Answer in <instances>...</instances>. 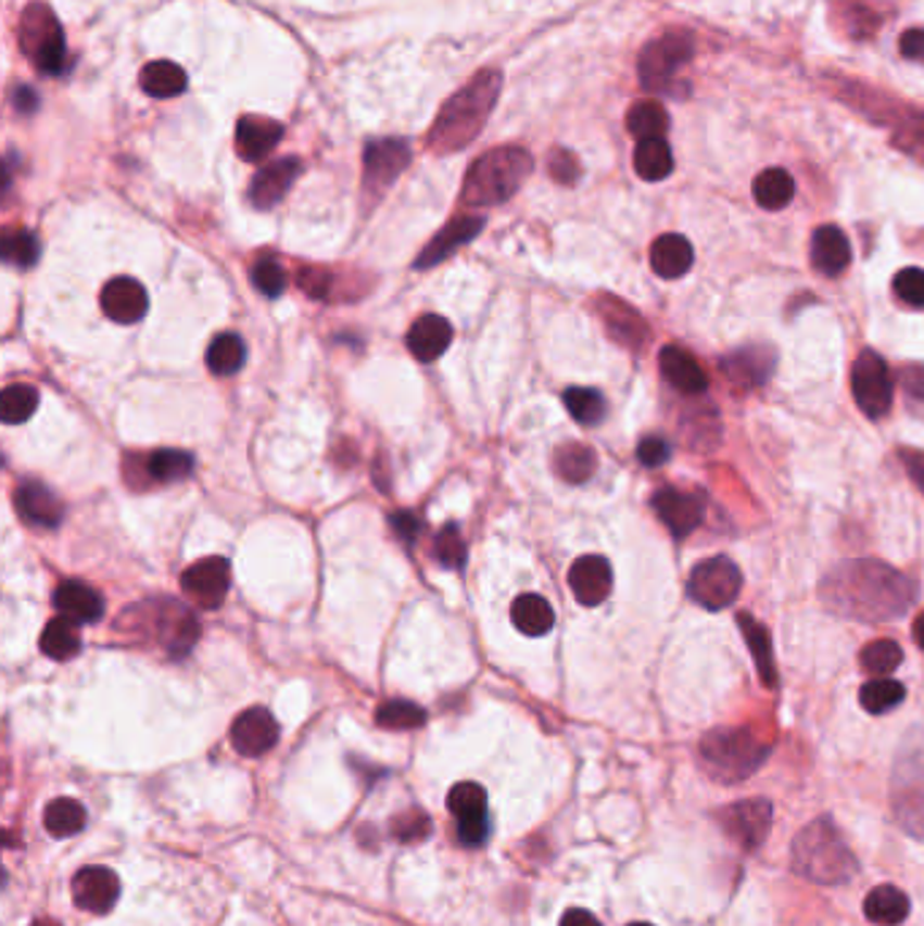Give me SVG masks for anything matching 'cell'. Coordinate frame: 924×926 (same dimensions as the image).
I'll list each match as a JSON object with an SVG mask.
<instances>
[{
  "label": "cell",
  "mask_w": 924,
  "mask_h": 926,
  "mask_svg": "<svg viewBox=\"0 0 924 926\" xmlns=\"http://www.w3.org/2000/svg\"><path fill=\"white\" fill-rule=\"evenodd\" d=\"M819 596L830 610L851 621L887 623L914 605L916 583L887 563L857 558L830 569Z\"/></svg>",
  "instance_id": "6da1fadb"
},
{
  "label": "cell",
  "mask_w": 924,
  "mask_h": 926,
  "mask_svg": "<svg viewBox=\"0 0 924 926\" xmlns=\"http://www.w3.org/2000/svg\"><path fill=\"white\" fill-rule=\"evenodd\" d=\"M502 92V74L489 68L480 71L464 90H458L451 101L442 106L426 136V147L436 155L461 152L472 144L483 130L485 119L494 112V103Z\"/></svg>",
  "instance_id": "7a4b0ae2"
},
{
  "label": "cell",
  "mask_w": 924,
  "mask_h": 926,
  "mask_svg": "<svg viewBox=\"0 0 924 926\" xmlns=\"http://www.w3.org/2000/svg\"><path fill=\"white\" fill-rule=\"evenodd\" d=\"M792 870L819 886H840L860 870L849 842L833 819H817L802 826L792 842Z\"/></svg>",
  "instance_id": "3957f363"
},
{
  "label": "cell",
  "mask_w": 924,
  "mask_h": 926,
  "mask_svg": "<svg viewBox=\"0 0 924 926\" xmlns=\"http://www.w3.org/2000/svg\"><path fill=\"white\" fill-rule=\"evenodd\" d=\"M534 161L521 147H499L472 163L461 199L469 206H496L510 201L532 174Z\"/></svg>",
  "instance_id": "277c9868"
},
{
  "label": "cell",
  "mask_w": 924,
  "mask_h": 926,
  "mask_svg": "<svg viewBox=\"0 0 924 926\" xmlns=\"http://www.w3.org/2000/svg\"><path fill=\"white\" fill-rule=\"evenodd\" d=\"M770 745L751 728H713L699 743V759L719 783H741L764 764Z\"/></svg>",
  "instance_id": "5b68a950"
},
{
  "label": "cell",
  "mask_w": 924,
  "mask_h": 926,
  "mask_svg": "<svg viewBox=\"0 0 924 926\" xmlns=\"http://www.w3.org/2000/svg\"><path fill=\"white\" fill-rule=\"evenodd\" d=\"M20 47L41 74L58 76L65 71L68 49H65L63 27L47 3H30L22 11Z\"/></svg>",
  "instance_id": "8992f818"
},
{
  "label": "cell",
  "mask_w": 924,
  "mask_h": 926,
  "mask_svg": "<svg viewBox=\"0 0 924 926\" xmlns=\"http://www.w3.org/2000/svg\"><path fill=\"white\" fill-rule=\"evenodd\" d=\"M851 393L862 413L871 420H882L893 409L895 382L889 366L876 350H862L851 366Z\"/></svg>",
  "instance_id": "52a82bcc"
},
{
  "label": "cell",
  "mask_w": 924,
  "mask_h": 926,
  "mask_svg": "<svg viewBox=\"0 0 924 926\" xmlns=\"http://www.w3.org/2000/svg\"><path fill=\"white\" fill-rule=\"evenodd\" d=\"M688 596L705 610H724L737 599L743 588V574L726 556L705 558L688 574Z\"/></svg>",
  "instance_id": "ba28073f"
},
{
  "label": "cell",
  "mask_w": 924,
  "mask_h": 926,
  "mask_svg": "<svg viewBox=\"0 0 924 926\" xmlns=\"http://www.w3.org/2000/svg\"><path fill=\"white\" fill-rule=\"evenodd\" d=\"M724 835L743 851H757L773 824V804L768 799H743L719 813Z\"/></svg>",
  "instance_id": "9c48e42d"
},
{
  "label": "cell",
  "mask_w": 924,
  "mask_h": 926,
  "mask_svg": "<svg viewBox=\"0 0 924 926\" xmlns=\"http://www.w3.org/2000/svg\"><path fill=\"white\" fill-rule=\"evenodd\" d=\"M688 58H692V41H688L686 36H678V33L675 36L667 33V36L650 41L648 47L643 49V54H640V81H643L645 90H664V87L670 85L672 74H675Z\"/></svg>",
  "instance_id": "30bf717a"
},
{
  "label": "cell",
  "mask_w": 924,
  "mask_h": 926,
  "mask_svg": "<svg viewBox=\"0 0 924 926\" xmlns=\"http://www.w3.org/2000/svg\"><path fill=\"white\" fill-rule=\"evenodd\" d=\"M413 152L402 139H377L369 141L364 150V190L371 195H382L398 174L409 166Z\"/></svg>",
  "instance_id": "8fae6325"
},
{
  "label": "cell",
  "mask_w": 924,
  "mask_h": 926,
  "mask_svg": "<svg viewBox=\"0 0 924 926\" xmlns=\"http://www.w3.org/2000/svg\"><path fill=\"white\" fill-rule=\"evenodd\" d=\"M231 585V567L226 558H201L182 572V591L201 610H217L226 601Z\"/></svg>",
  "instance_id": "7c38bea8"
},
{
  "label": "cell",
  "mask_w": 924,
  "mask_h": 926,
  "mask_svg": "<svg viewBox=\"0 0 924 926\" xmlns=\"http://www.w3.org/2000/svg\"><path fill=\"white\" fill-rule=\"evenodd\" d=\"M656 518L670 529L672 536H688L694 529H699L705 518V504L697 493L678 491V487H659L650 498Z\"/></svg>",
  "instance_id": "4fadbf2b"
},
{
  "label": "cell",
  "mask_w": 924,
  "mask_h": 926,
  "mask_svg": "<svg viewBox=\"0 0 924 926\" xmlns=\"http://www.w3.org/2000/svg\"><path fill=\"white\" fill-rule=\"evenodd\" d=\"M277 739H280V723L266 707H250L231 726V745L248 759L269 753Z\"/></svg>",
  "instance_id": "5bb4252c"
},
{
  "label": "cell",
  "mask_w": 924,
  "mask_h": 926,
  "mask_svg": "<svg viewBox=\"0 0 924 926\" xmlns=\"http://www.w3.org/2000/svg\"><path fill=\"white\" fill-rule=\"evenodd\" d=\"M14 504L20 518L36 529H58L63 523V502L43 482H20L14 491Z\"/></svg>",
  "instance_id": "9a60e30c"
},
{
  "label": "cell",
  "mask_w": 924,
  "mask_h": 926,
  "mask_svg": "<svg viewBox=\"0 0 924 926\" xmlns=\"http://www.w3.org/2000/svg\"><path fill=\"white\" fill-rule=\"evenodd\" d=\"M893 810L898 824L903 826L909 835L924 837V772L916 766L909 772L898 766V777H895L893 791Z\"/></svg>",
  "instance_id": "2e32d148"
},
{
  "label": "cell",
  "mask_w": 924,
  "mask_h": 926,
  "mask_svg": "<svg viewBox=\"0 0 924 926\" xmlns=\"http://www.w3.org/2000/svg\"><path fill=\"white\" fill-rule=\"evenodd\" d=\"M570 588L583 607H597L613 591V569L608 558L583 556L570 569Z\"/></svg>",
  "instance_id": "e0dca14e"
},
{
  "label": "cell",
  "mask_w": 924,
  "mask_h": 926,
  "mask_svg": "<svg viewBox=\"0 0 924 926\" xmlns=\"http://www.w3.org/2000/svg\"><path fill=\"white\" fill-rule=\"evenodd\" d=\"M101 309L109 320L114 322H128L141 320L150 309V299H147L144 284L136 282L130 277H114L112 282H106V288L101 290Z\"/></svg>",
  "instance_id": "ac0fdd59"
},
{
  "label": "cell",
  "mask_w": 924,
  "mask_h": 926,
  "mask_svg": "<svg viewBox=\"0 0 924 926\" xmlns=\"http://www.w3.org/2000/svg\"><path fill=\"white\" fill-rule=\"evenodd\" d=\"M74 902L87 913H109L119 900V878L106 867H87L74 878Z\"/></svg>",
  "instance_id": "d6986e66"
},
{
  "label": "cell",
  "mask_w": 924,
  "mask_h": 926,
  "mask_svg": "<svg viewBox=\"0 0 924 926\" xmlns=\"http://www.w3.org/2000/svg\"><path fill=\"white\" fill-rule=\"evenodd\" d=\"M299 174H302L299 157H282V161L264 166L253 177V185H250V204H253L255 210H271V206H277L286 199Z\"/></svg>",
  "instance_id": "ffe728a7"
},
{
  "label": "cell",
  "mask_w": 924,
  "mask_h": 926,
  "mask_svg": "<svg viewBox=\"0 0 924 926\" xmlns=\"http://www.w3.org/2000/svg\"><path fill=\"white\" fill-rule=\"evenodd\" d=\"M659 371L667 385H672L683 396H699L708 391V375L703 366L688 350L675 347V344H667L659 353Z\"/></svg>",
  "instance_id": "44dd1931"
},
{
  "label": "cell",
  "mask_w": 924,
  "mask_h": 926,
  "mask_svg": "<svg viewBox=\"0 0 924 926\" xmlns=\"http://www.w3.org/2000/svg\"><path fill=\"white\" fill-rule=\"evenodd\" d=\"M282 128L277 119L261 114H244L237 123V155L248 163H258L280 144Z\"/></svg>",
  "instance_id": "7402d4cb"
},
{
  "label": "cell",
  "mask_w": 924,
  "mask_h": 926,
  "mask_svg": "<svg viewBox=\"0 0 924 926\" xmlns=\"http://www.w3.org/2000/svg\"><path fill=\"white\" fill-rule=\"evenodd\" d=\"M54 610L60 612V618L71 623H98L106 612L101 594L90 585L79 583V580H65L54 591Z\"/></svg>",
  "instance_id": "603a6c76"
},
{
  "label": "cell",
  "mask_w": 924,
  "mask_h": 926,
  "mask_svg": "<svg viewBox=\"0 0 924 926\" xmlns=\"http://www.w3.org/2000/svg\"><path fill=\"white\" fill-rule=\"evenodd\" d=\"M485 220L483 217H474V215H461V217H453L451 223H447L445 228H442L440 233L434 236V239L426 244V250L420 252V257L415 261V268H431L436 266V263L445 261L447 255H453V252L458 250L461 244H467V241H472L474 236L483 231Z\"/></svg>",
  "instance_id": "cb8c5ba5"
},
{
  "label": "cell",
  "mask_w": 924,
  "mask_h": 926,
  "mask_svg": "<svg viewBox=\"0 0 924 926\" xmlns=\"http://www.w3.org/2000/svg\"><path fill=\"white\" fill-rule=\"evenodd\" d=\"M721 371L732 385L741 391H754V388L764 385V380L773 371V350L768 347H743L726 355L721 360Z\"/></svg>",
  "instance_id": "d4e9b609"
},
{
  "label": "cell",
  "mask_w": 924,
  "mask_h": 926,
  "mask_svg": "<svg viewBox=\"0 0 924 926\" xmlns=\"http://www.w3.org/2000/svg\"><path fill=\"white\" fill-rule=\"evenodd\" d=\"M811 263L824 277H840L851 263V244L838 226H822L813 231Z\"/></svg>",
  "instance_id": "484cf974"
},
{
  "label": "cell",
  "mask_w": 924,
  "mask_h": 926,
  "mask_svg": "<svg viewBox=\"0 0 924 926\" xmlns=\"http://www.w3.org/2000/svg\"><path fill=\"white\" fill-rule=\"evenodd\" d=\"M453 342V328L445 317L440 315H423L420 320L413 322L407 331V350L420 360V364H431L440 358Z\"/></svg>",
  "instance_id": "4316f807"
},
{
  "label": "cell",
  "mask_w": 924,
  "mask_h": 926,
  "mask_svg": "<svg viewBox=\"0 0 924 926\" xmlns=\"http://www.w3.org/2000/svg\"><path fill=\"white\" fill-rule=\"evenodd\" d=\"M599 317H603L605 326H608L610 337H613L616 342H621L623 347L640 350L648 342V326H645V320L632 306L623 304V301L603 295V299H599Z\"/></svg>",
  "instance_id": "83f0119b"
},
{
  "label": "cell",
  "mask_w": 924,
  "mask_h": 926,
  "mask_svg": "<svg viewBox=\"0 0 924 926\" xmlns=\"http://www.w3.org/2000/svg\"><path fill=\"white\" fill-rule=\"evenodd\" d=\"M694 250L681 233H664L650 246V268L661 279H678L692 268Z\"/></svg>",
  "instance_id": "f1b7e54d"
},
{
  "label": "cell",
  "mask_w": 924,
  "mask_h": 926,
  "mask_svg": "<svg viewBox=\"0 0 924 926\" xmlns=\"http://www.w3.org/2000/svg\"><path fill=\"white\" fill-rule=\"evenodd\" d=\"M737 626H741L748 650H751L754 661H757V670H759V677H762V683L768 688H775L779 686V670H775L773 643H770L768 629H764L751 612H741V616H737Z\"/></svg>",
  "instance_id": "f546056e"
},
{
  "label": "cell",
  "mask_w": 924,
  "mask_h": 926,
  "mask_svg": "<svg viewBox=\"0 0 924 926\" xmlns=\"http://www.w3.org/2000/svg\"><path fill=\"white\" fill-rule=\"evenodd\" d=\"M911 902L906 897V891H900L898 886L884 884L878 889H873L865 897V916L871 924L878 926H900L909 918Z\"/></svg>",
  "instance_id": "4dcf8cb0"
},
{
  "label": "cell",
  "mask_w": 924,
  "mask_h": 926,
  "mask_svg": "<svg viewBox=\"0 0 924 926\" xmlns=\"http://www.w3.org/2000/svg\"><path fill=\"white\" fill-rule=\"evenodd\" d=\"M512 626L527 637H543L554 629V607L537 594H521L512 601Z\"/></svg>",
  "instance_id": "1f68e13d"
},
{
  "label": "cell",
  "mask_w": 924,
  "mask_h": 926,
  "mask_svg": "<svg viewBox=\"0 0 924 926\" xmlns=\"http://www.w3.org/2000/svg\"><path fill=\"white\" fill-rule=\"evenodd\" d=\"M139 85L152 98H174L182 96L188 87V74L172 60H152L141 68Z\"/></svg>",
  "instance_id": "d6a6232c"
},
{
  "label": "cell",
  "mask_w": 924,
  "mask_h": 926,
  "mask_svg": "<svg viewBox=\"0 0 924 926\" xmlns=\"http://www.w3.org/2000/svg\"><path fill=\"white\" fill-rule=\"evenodd\" d=\"M754 199L768 212L784 210L795 199V179L784 168H768L754 179Z\"/></svg>",
  "instance_id": "836d02e7"
},
{
  "label": "cell",
  "mask_w": 924,
  "mask_h": 926,
  "mask_svg": "<svg viewBox=\"0 0 924 926\" xmlns=\"http://www.w3.org/2000/svg\"><path fill=\"white\" fill-rule=\"evenodd\" d=\"M554 469L565 482L581 485V482L592 480L594 471H597V453H594L588 445H578V442H570V445H565V447H559V451H556Z\"/></svg>",
  "instance_id": "e575fe53"
},
{
  "label": "cell",
  "mask_w": 924,
  "mask_h": 926,
  "mask_svg": "<svg viewBox=\"0 0 924 926\" xmlns=\"http://www.w3.org/2000/svg\"><path fill=\"white\" fill-rule=\"evenodd\" d=\"M244 360H248V347H244V339L239 333H220V337L212 339L210 350H206V366L217 377L237 375Z\"/></svg>",
  "instance_id": "d590c367"
},
{
  "label": "cell",
  "mask_w": 924,
  "mask_h": 926,
  "mask_svg": "<svg viewBox=\"0 0 924 926\" xmlns=\"http://www.w3.org/2000/svg\"><path fill=\"white\" fill-rule=\"evenodd\" d=\"M634 172L645 182H661L672 174V150L664 139L637 141L634 150Z\"/></svg>",
  "instance_id": "8d00e7d4"
},
{
  "label": "cell",
  "mask_w": 924,
  "mask_h": 926,
  "mask_svg": "<svg viewBox=\"0 0 924 926\" xmlns=\"http://www.w3.org/2000/svg\"><path fill=\"white\" fill-rule=\"evenodd\" d=\"M667 128H670V114H667V109L661 106V103L640 101L629 109L626 130L637 141L664 139Z\"/></svg>",
  "instance_id": "74e56055"
},
{
  "label": "cell",
  "mask_w": 924,
  "mask_h": 926,
  "mask_svg": "<svg viewBox=\"0 0 924 926\" xmlns=\"http://www.w3.org/2000/svg\"><path fill=\"white\" fill-rule=\"evenodd\" d=\"M38 648H41L43 656L54 661L74 659L81 650V637L76 632V623L65 621V618L49 621L47 629L41 632V639H38Z\"/></svg>",
  "instance_id": "f35d334b"
},
{
  "label": "cell",
  "mask_w": 924,
  "mask_h": 926,
  "mask_svg": "<svg viewBox=\"0 0 924 926\" xmlns=\"http://www.w3.org/2000/svg\"><path fill=\"white\" fill-rule=\"evenodd\" d=\"M87 813L76 799L58 797L43 810V826L52 837H74L85 829Z\"/></svg>",
  "instance_id": "ab89813d"
},
{
  "label": "cell",
  "mask_w": 924,
  "mask_h": 926,
  "mask_svg": "<svg viewBox=\"0 0 924 926\" xmlns=\"http://www.w3.org/2000/svg\"><path fill=\"white\" fill-rule=\"evenodd\" d=\"M565 407L581 426H599L608 415L605 396L594 388H570L565 391Z\"/></svg>",
  "instance_id": "60d3db41"
},
{
  "label": "cell",
  "mask_w": 924,
  "mask_h": 926,
  "mask_svg": "<svg viewBox=\"0 0 924 926\" xmlns=\"http://www.w3.org/2000/svg\"><path fill=\"white\" fill-rule=\"evenodd\" d=\"M144 466L155 482H179L193 474L195 461L185 451H155Z\"/></svg>",
  "instance_id": "b9f144b4"
},
{
  "label": "cell",
  "mask_w": 924,
  "mask_h": 926,
  "mask_svg": "<svg viewBox=\"0 0 924 926\" xmlns=\"http://www.w3.org/2000/svg\"><path fill=\"white\" fill-rule=\"evenodd\" d=\"M447 808L458 821L489 819V802H485V788L478 783H458L447 794Z\"/></svg>",
  "instance_id": "7bdbcfd3"
},
{
  "label": "cell",
  "mask_w": 924,
  "mask_h": 926,
  "mask_svg": "<svg viewBox=\"0 0 924 926\" xmlns=\"http://www.w3.org/2000/svg\"><path fill=\"white\" fill-rule=\"evenodd\" d=\"M36 409H38V391L33 385H25V382L9 385L3 391V396H0V415H3V420L9 426L25 423V420L33 418Z\"/></svg>",
  "instance_id": "ee69618b"
},
{
  "label": "cell",
  "mask_w": 924,
  "mask_h": 926,
  "mask_svg": "<svg viewBox=\"0 0 924 926\" xmlns=\"http://www.w3.org/2000/svg\"><path fill=\"white\" fill-rule=\"evenodd\" d=\"M377 723L382 728H393V732H407V728H420L426 723V710L415 701L393 699L380 705L377 710Z\"/></svg>",
  "instance_id": "f6af8a7d"
},
{
  "label": "cell",
  "mask_w": 924,
  "mask_h": 926,
  "mask_svg": "<svg viewBox=\"0 0 924 926\" xmlns=\"http://www.w3.org/2000/svg\"><path fill=\"white\" fill-rule=\"evenodd\" d=\"M860 664L862 670L871 672V675L884 677L903 664V650H900V645L893 643V639H876V643L862 648Z\"/></svg>",
  "instance_id": "bcb514c9"
},
{
  "label": "cell",
  "mask_w": 924,
  "mask_h": 926,
  "mask_svg": "<svg viewBox=\"0 0 924 926\" xmlns=\"http://www.w3.org/2000/svg\"><path fill=\"white\" fill-rule=\"evenodd\" d=\"M906 699V688L903 683L898 681H871L862 686L860 692V701L862 707H865L871 715H884V712L895 710V707L900 705V701Z\"/></svg>",
  "instance_id": "7dc6e473"
},
{
  "label": "cell",
  "mask_w": 924,
  "mask_h": 926,
  "mask_svg": "<svg viewBox=\"0 0 924 926\" xmlns=\"http://www.w3.org/2000/svg\"><path fill=\"white\" fill-rule=\"evenodd\" d=\"M0 252H3V261L11 263V266L30 268L33 263L38 261L41 244H38L36 236H33L30 231H25V228H11V231L3 233V241H0Z\"/></svg>",
  "instance_id": "c3c4849f"
},
{
  "label": "cell",
  "mask_w": 924,
  "mask_h": 926,
  "mask_svg": "<svg viewBox=\"0 0 924 926\" xmlns=\"http://www.w3.org/2000/svg\"><path fill=\"white\" fill-rule=\"evenodd\" d=\"M434 558L445 569H461L467 563V545H464L458 525L447 523L445 529H440V534L434 536Z\"/></svg>",
  "instance_id": "681fc988"
},
{
  "label": "cell",
  "mask_w": 924,
  "mask_h": 926,
  "mask_svg": "<svg viewBox=\"0 0 924 926\" xmlns=\"http://www.w3.org/2000/svg\"><path fill=\"white\" fill-rule=\"evenodd\" d=\"M250 279H253L255 290H258L261 295H266V299H277V295L286 293L288 274L275 257H264V261L255 263L253 271H250Z\"/></svg>",
  "instance_id": "f907efd6"
},
{
  "label": "cell",
  "mask_w": 924,
  "mask_h": 926,
  "mask_svg": "<svg viewBox=\"0 0 924 926\" xmlns=\"http://www.w3.org/2000/svg\"><path fill=\"white\" fill-rule=\"evenodd\" d=\"M893 290L898 301H903L911 309H924V268L909 266L895 274Z\"/></svg>",
  "instance_id": "816d5d0a"
},
{
  "label": "cell",
  "mask_w": 924,
  "mask_h": 926,
  "mask_svg": "<svg viewBox=\"0 0 924 926\" xmlns=\"http://www.w3.org/2000/svg\"><path fill=\"white\" fill-rule=\"evenodd\" d=\"M672 458V447L670 442L664 440V436H643L637 445V461L645 466V469H659V466H664Z\"/></svg>",
  "instance_id": "f5cc1de1"
},
{
  "label": "cell",
  "mask_w": 924,
  "mask_h": 926,
  "mask_svg": "<svg viewBox=\"0 0 924 926\" xmlns=\"http://www.w3.org/2000/svg\"><path fill=\"white\" fill-rule=\"evenodd\" d=\"M548 172L556 182L575 185L578 177H581V163H578V157L572 155V152L556 150L548 161Z\"/></svg>",
  "instance_id": "db71d44e"
},
{
  "label": "cell",
  "mask_w": 924,
  "mask_h": 926,
  "mask_svg": "<svg viewBox=\"0 0 924 926\" xmlns=\"http://www.w3.org/2000/svg\"><path fill=\"white\" fill-rule=\"evenodd\" d=\"M900 385H903V393L911 407L924 413V366H903V369H900Z\"/></svg>",
  "instance_id": "11a10c76"
},
{
  "label": "cell",
  "mask_w": 924,
  "mask_h": 926,
  "mask_svg": "<svg viewBox=\"0 0 924 926\" xmlns=\"http://www.w3.org/2000/svg\"><path fill=\"white\" fill-rule=\"evenodd\" d=\"M296 282L312 299H326L331 293V274L322 271V268H302Z\"/></svg>",
  "instance_id": "9f6ffc18"
},
{
  "label": "cell",
  "mask_w": 924,
  "mask_h": 926,
  "mask_svg": "<svg viewBox=\"0 0 924 926\" xmlns=\"http://www.w3.org/2000/svg\"><path fill=\"white\" fill-rule=\"evenodd\" d=\"M426 829H429V824H426L423 813L402 815V819H396V824H393V832H396L398 840H404V842L420 840V837L426 835Z\"/></svg>",
  "instance_id": "6f0895ef"
},
{
  "label": "cell",
  "mask_w": 924,
  "mask_h": 926,
  "mask_svg": "<svg viewBox=\"0 0 924 926\" xmlns=\"http://www.w3.org/2000/svg\"><path fill=\"white\" fill-rule=\"evenodd\" d=\"M391 529L396 531L398 540L407 542V545H413V542L418 540V534H420V520L415 518L413 512H396L391 518Z\"/></svg>",
  "instance_id": "680465c9"
},
{
  "label": "cell",
  "mask_w": 924,
  "mask_h": 926,
  "mask_svg": "<svg viewBox=\"0 0 924 926\" xmlns=\"http://www.w3.org/2000/svg\"><path fill=\"white\" fill-rule=\"evenodd\" d=\"M900 54L906 60H914V63H924V30H906L900 36Z\"/></svg>",
  "instance_id": "91938a15"
},
{
  "label": "cell",
  "mask_w": 924,
  "mask_h": 926,
  "mask_svg": "<svg viewBox=\"0 0 924 926\" xmlns=\"http://www.w3.org/2000/svg\"><path fill=\"white\" fill-rule=\"evenodd\" d=\"M900 461H903L914 485L924 493V451H900Z\"/></svg>",
  "instance_id": "94428289"
},
{
  "label": "cell",
  "mask_w": 924,
  "mask_h": 926,
  "mask_svg": "<svg viewBox=\"0 0 924 926\" xmlns=\"http://www.w3.org/2000/svg\"><path fill=\"white\" fill-rule=\"evenodd\" d=\"M561 926H603V924H599V918L594 916V913L581 911V908H572V911H567L565 918H561Z\"/></svg>",
  "instance_id": "6125c7cd"
},
{
  "label": "cell",
  "mask_w": 924,
  "mask_h": 926,
  "mask_svg": "<svg viewBox=\"0 0 924 926\" xmlns=\"http://www.w3.org/2000/svg\"><path fill=\"white\" fill-rule=\"evenodd\" d=\"M14 103H16V109H20V112L30 114V112H36L38 96L30 90V87H20V90H16V96H14Z\"/></svg>",
  "instance_id": "be15d7a7"
},
{
  "label": "cell",
  "mask_w": 924,
  "mask_h": 926,
  "mask_svg": "<svg viewBox=\"0 0 924 926\" xmlns=\"http://www.w3.org/2000/svg\"><path fill=\"white\" fill-rule=\"evenodd\" d=\"M911 632H914V643L920 645V650H924V612L922 616H916L914 626H911Z\"/></svg>",
  "instance_id": "e7e4bbea"
},
{
  "label": "cell",
  "mask_w": 924,
  "mask_h": 926,
  "mask_svg": "<svg viewBox=\"0 0 924 926\" xmlns=\"http://www.w3.org/2000/svg\"><path fill=\"white\" fill-rule=\"evenodd\" d=\"M33 926H58L54 922H49V918H43V922H36Z\"/></svg>",
  "instance_id": "03108f58"
},
{
  "label": "cell",
  "mask_w": 924,
  "mask_h": 926,
  "mask_svg": "<svg viewBox=\"0 0 924 926\" xmlns=\"http://www.w3.org/2000/svg\"><path fill=\"white\" fill-rule=\"evenodd\" d=\"M629 926H654V924H645V922H640V924H629Z\"/></svg>",
  "instance_id": "003e7915"
}]
</instances>
